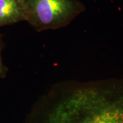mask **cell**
<instances>
[{
	"mask_svg": "<svg viewBox=\"0 0 123 123\" xmlns=\"http://www.w3.org/2000/svg\"><path fill=\"white\" fill-rule=\"evenodd\" d=\"M30 123H123V79L61 81Z\"/></svg>",
	"mask_w": 123,
	"mask_h": 123,
	"instance_id": "obj_1",
	"label": "cell"
},
{
	"mask_svg": "<svg viewBox=\"0 0 123 123\" xmlns=\"http://www.w3.org/2000/svg\"><path fill=\"white\" fill-rule=\"evenodd\" d=\"M79 0H26V21L38 31L57 29L70 24L85 10Z\"/></svg>",
	"mask_w": 123,
	"mask_h": 123,
	"instance_id": "obj_2",
	"label": "cell"
},
{
	"mask_svg": "<svg viewBox=\"0 0 123 123\" xmlns=\"http://www.w3.org/2000/svg\"><path fill=\"white\" fill-rule=\"evenodd\" d=\"M24 20V9L15 0H0V27Z\"/></svg>",
	"mask_w": 123,
	"mask_h": 123,
	"instance_id": "obj_3",
	"label": "cell"
},
{
	"mask_svg": "<svg viewBox=\"0 0 123 123\" xmlns=\"http://www.w3.org/2000/svg\"><path fill=\"white\" fill-rule=\"evenodd\" d=\"M7 73V68L3 64L1 59V52H0V78H4L6 76Z\"/></svg>",
	"mask_w": 123,
	"mask_h": 123,
	"instance_id": "obj_4",
	"label": "cell"
},
{
	"mask_svg": "<svg viewBox=\"0 0 123 123\" xmlns=\"http://www.w3.org/2000/svg\"><path fill=\"white\" fill-rule=\"evenodd\" d=\"M15 1L18 3V4H19L24 10L25 7L26 0H15Z\"/></svg>",
	"mask_w": 123,
	"mask_h": 123,
	"instance_id": "obj_5",
	"label": "cell"
}]
</instances>
